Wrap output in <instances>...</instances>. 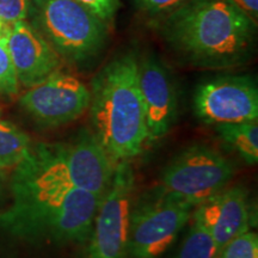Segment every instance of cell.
Segmentation results:
<instances>
[{"instance_id": "cell-1", "label": "cell", "mask_w": 258, "mask_h": 258, "mask_svg": "<svg viewBox=\"0 0 258 258\" xmlns=\"http://www.w3.org/2000/svg\"><path fill=\"white\" fill-rule=\"evenodd\" d=\"M12 201L0 211V227L28 241L83 244L101 196L48 178L22 160L14 169Z\"/></svg>"}, {"instance_id": "cell-2", "label": "cell", "mask_w": 258, "mask_h": 258, "mask_svg": "<svg viewBox=\"0 0 258 258\" xmlns=\"http://www.w3.org/2000/svg\"><path fill=\"white\" fill-rule=\"evenodd\" d=\"M164 19V37L195 66L230 69L252 55L257 22L232 0H189Z\"/></svg>"}, {"instance_id": "cell-3", "label": "cell", "mask_w": 258, "mask_h": 258, "mask_svg": "<svg viewBox=\"0 0 258 258\" xmlns=\"http://www.w3.org/2000/svg\"><path fill=\"white\" fill-rule=\"evenodd\" d=\"M88 110L96 135L115 164L138 157L148 141L138 57H115L92 79Z\"/></svg>"}, {"instance_id": "cell-4", "label": "cell", "mask_w": 258, "mask_h": 258, "mask_svg": "<svg viewBox=\"0 0 258 258\" xmlns=\"http://www.w3.org/2000/svg\"><path fill=\"white\" fill-rule=\"evenodd\" d=\"M28 19L71 64L92 61L108 42L109 24L76 0H32Z\"/></svg>"}, {"instance_id": "cell-5", "label": "cell", "mask_w": 258, "mask_h": 258, "mask_svg": "<svg viewBox=\"0 0 258 258\" xmlns=\"http://www.w3.org/2000/svg\"><path fill=\"white\" fill-rule=\"evenodd\" d=\"M24 160L48 178L101 198L110 185L116 166L96 135L86 129L69 143L31 146Z\"/></svg>"}, {"instance_id": "cell-6", "label": "cell", "mask_w": 258, "mask_h": 258, "mask_svg": "<svg viewBox=\"0 0 258 258\" xmlns=\"http://www.w3.org/2000/svg\"><path fill=\"white\" fill-rule=\"evenodd\" d=\"M233 176V164L227 158L208 145L196 144L166 166L159 192L196 207L226 188Z\"/></svg>"}, {"instance_id": "cell-7", "label": "cell", "mask_w": 258, "mask_h": 258, "mask_svg": "<svg viewBox=\"0 0 258 258\" xmlns=\"http://www.w3.org/2000/svg\"><path fill=\"white\" fill-rule=\"evenodd\" d=\"M134 172L129 161L116 164L101 198L83 258H129V221L133 208Z\"/></svg>"}, {"instance_id": "cell-8", "label": "cell", "mask_w": 258, "mask_h": 258, "mask_svg": "<svg viewBox=\"0 0 258 258\" xmlns=\"http://www.w3.org/2000/svg\"><path fill=\"white\" fill-rule=\"evenodd\" d=\"M194 208L160 192L132 208L129 258H159L165 253L191 219Z\"/></svg>"}, {"instance_id": "cell-9", "label": "cell", "mask_w": 258, "mask_h": 258, "mask_svg": "<svg viewBox=\"0 0 258 258\" xmlns=\"http://www.w3.org/2000/svg\"><path fill=\"white\" fill-rule=\"evenodd\" d=\"M90 98V89L82 80L59 70L29 88L19 98V105L37 124L55 128L85 114Z\"/></svg>"}, {"instance_id": "cell-10", "label": "cell", "mask_w": 258, "mask_h": 258, "mask_svg": "<svg viewBox=\"0 0 258 258\" xmlns=\"http://www.w3.org/2000/svg\"><path fill=\"white\" fill-rule=\"evenodd\" d=\"M194 111L206 124L257 121V84L250 76H221L207 80L196 89Z\"/></svg>"}, {"instance_id": "cell-11", "label": "cell", "mask_w": 258, "mask_h": 258, "mask_svg": "<svg viewBox=\"0 0 258 258\" xmlns=\"http://www.w3.org/2000/svg\"><path fill=\"white\" fill-rule=\"evenodd\" d=\"M5 46L19 86L32 88L60 70L62 59L28 19L10 24Z\"/></svg>"}, {"instance_id": "cell-12", "label": "cell", "mask_w": 258, "mask_h": 258, "mask_svg": "<svg viewBox=\"0 0 258 258\" xmlns=\"http://www.w3.org/2000/svg\"><path fill=\"white\" fill-rule=\"evenodd\" d=\"M251 205L243 186L224 188L196 206L194 222L208 232L217 245L218 253L233 238L250 230Z\"/></svg>"}, {"instance_id": "cell-13", "label": "cell", "mask_w": 258, "mask_h": 258, "mask_svg": "<svg viewBox=\"0 0 258 258\" xmlns=\"http://www.w3.org/2000/svg\"><path fill=\"white\" fill-rule=\"evenodd\" d=\"M139 86L143 98L148 143H156L169 133L176 117L177 97L169 71L152 55L138 60Z\"/></svg>"}, {"instance_id": "cell-14", "label": "cell", "mask_w": 258, "mask_h": 258, "mask_svg": "<svg viewBox=\"0 0 258 258\" xmlns=\"http://www.w3.org/2000/svg\"><path fill=\"white\" fill-rule=\"evenodd\" d=\"M218 134L237 151L249 165H256L258 161V124L257 121L239 123H221L215 125Z\"/></svg>"}, {"instance_id": "cell-15", "label": "cell", "mask_w": 258, "mask_h": 258, "mask_svg": "<svg viewBox=\"0 0 258 258\" xmlns=\"http://www.w3.org/2000/svg\"><path fill=\"white\" fill-rule=\"evenodd\" d=\"M31 148V141L17 125L0 117V170L15 169Z\"/></svg>"}, {"instance_id": "cell-16", "label": "cell", "mask_w": 258, "mask_h": 258, "mask_svg": "<svg viewBox=\"0 0 258 258\" xmlns=\"http://www.w3.org/2000/svg\"><path fill=\"white\" fill-rule=\"evenodd\" d=\"M217 256L218 249L214 240L205 228L194 222L175 258H217Z\"/></svg>"}, {"instance_id": "cell-17", "label": "cell", "mask_w": 258, "mask_h": 258, "mask_svg": "<svg viewBox=\"0 0 258 258\" xmlns=\"http://www.w3.org/2000/svg\"><path fill=\"white\" fill-rule=\"evenodd\" d=\"M217 258H258V235L246 231L227 243Z\"/></svg>"}, {"instance_id": "cell-18", "label": "cell", "mask_w": 258, "mask_h": 258, "mask_svg": "<svg viewBox=\"0 0 258 258\" xmlns=\"http://www.w3.org/2000/svg\"><path fill=\"white\" fill-rule=\"evenodd\" d=\"M19 91L14 64L4 42H0V96L12 97Z\"/></svg>"}, {"instance_id": "cell-19", "label": "cell", "mask_w": 258, "mask_h": 258, "mask_svg": "<svg viewBox=\"0 0 258 258\" xmlns=\"http://www.w3.org/2000/svg\"><path fill=\"white\" fill-rule=\"evenodd\" d=\"M32 0H0V19L8 24L28 19Z\"/></svg>"}, {"instance_id": "cell-20", "label": "cell", "mask_w": 258, "mask_h": 258, "mask_svg": "<svg viewBox=\"0 0 258 258\" xmlns=\"http://www.w3.org/2000/svg\"><path fill=\"white\" fill-rule=\"evenodd\" d=\"M138 8L151 17H166L189 0H135Z\"/></svg>"}, {"instance_id": "cell-21", "label": "cell", "mask_w": 258, "mask_h": 258, "mask_svg": "<svg viewBox=\"0 0 258 258\" xmlns=\"http://www.w3.org/2000/svg\"><path fill=\"white\" fill-rule=\"evenodd\" d=\"M76 2L85 6L108 24L114 19L120 6V0H76Z\"/></svg>"}, {"instance_id": "cell-22", "label": "cell", "mask_w": 258, "mask_h": 258, "mask_svg": "<svg viewBox=\"0 0 258 258\" xmlns=\"http://www.w3.org/2000/svg\"><path fill=\"white\" fill-rule=\"evenodd\" d=\"M241 10H244L253 21L258 19V0H232Z\"/></svg>"}, {"instance_id": "cell-23", "label": "cell", "mask_w": 258, "mask_h": 258, "mask_svg": "<svg viewBox=\"0 0 258 258\" xmlns=\"http://www.w3.org/2000/svg\"><path fill=\"white\" fill-rule=\"evenodd\" d=\"M9 29H10V24L5 23L4 21L0 19V42H4L5 43V38L8 36Z\"/></svg>"}, {"instance_id": "cell-24", "label": "cell", "mask_w": 258, "mask_h": 258, "mask_svg": "<svg viewBox=\"0 0 258 258\" xmlns=\"http://www.w3.org/2000/svg\"><path fill=\"white\" fill-rule=\"evenodd\" d=\"M4 196H5V189H4V180H3L2 176H0V211H2V206H3V201H4Z\"/></svg>"}]
</instances>
